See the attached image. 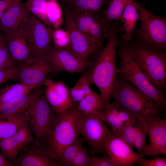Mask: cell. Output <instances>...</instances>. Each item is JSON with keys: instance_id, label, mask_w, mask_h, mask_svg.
Returning <instances> with one entry per match:
<instances>
[{"instance_id": "obj_42", "label": "cell", "mask_w": 166, "mask_h": 166, "mask_svg": "<svg viewBox=\"0 0 166 166\" xmlns=\"http://www.w3.org/2000/svg\"><path fill=\"white\" fill-rule=\"evenodd\" d=\"M18 1H19L17 0H0V20L8 8L13 3Z\"/></svg>"}, {"instance_id": "obj_15", "label": "cell", "mask_w": 166, "mask_h": 166, "mask_svg": "<svg viewBox=\"0 0 166 166\" xmlns=\"http://www.w3.org/2000/svg\"><path fill=\"white\" fill-rule=\"evenodd\" d=\"M24 152L14 161L18 166H58L59 164L46 144L36 140L23 148Z\"/></svg>"}, {"instance_id": "obj_1", "label": "cell", "mask_w": 166, "mask_h": 166, "mask_svg": "<svg viewBox=\"0 0 166 166\" xmlns=\"http://www.w3.org/2000/svg\"><path fill=\"white\" fill-rule=\"evenodd\" d=\"M123 27L117 22H112L108 31L106 44L97 52L98 54L92 65L85 70L84 75L90 84L99 89L104 101L109 104L113 98L118 69L116 65L117 48L119 43L118 33Z\"/></svg>"}, {"instance_id": "obj_5", "label": "cell", "mask_w": 166, "mask_h": 166, "mask_svg": "<svg viewBox=\"0 0 166 166\" xmlns=\"http://www.w3.org/2000/svg\"><path fill=\"white\" fill-rule=\"evenodd\" d=\"M138 11L140 27L135 30L136 41L147 49L165 51L166 48V18L157 16L148 11L142 4L134 2Z\"/></svg>"}, {"instance_id": "obj_46", "label": "cell", "mask_w": 166, "mask_h": 166, "mask_svg": "<svg viewBox=\"0 0 166 166\" xmlns=\"http://www.w3.org/2000/svg\"><path fill=\"white\" fill-rule=\"evenodd\" d=\"M1 34H1V32L0 31V36H1Z\"/></svg>"}, {"instance_id": "obj_27", "label": "cell", "mask_w": 166, "mask_h": 166, "mask_svg": "<svg viewBox=\"0 0 166 166\" xmlns=\"http://www.w3.org/2000/svg\"><path fill=\"white\" fill-rule=\"evenodd\" d=\"M135 129L133 147L139 152L142 158L145 156V151L148 145L146 142V136L148 132L146 122L141 118L137 117L134 122Z\"/></svg>"}, {"instance_id": "obj_11", "label": "cell", "mask_w": 166, "mask_h": 166, "mask_svg": "<svg viewBox=\"0 0 166 166\" xmlns=\"http://www.w3.org/2000/svg\"><path fill=\"white\" fill-rule=\"evenodd\" d=\"M71 13L78 30L91 41L102 45L110 25L107 23L101 13Z\"/></svg>"}, {"instance_id": "obj_35", "label": "cell", "mask_w": 166, "mask_h": 166, "mask_svg": "<svg viewBox=\"0 0 166 166\" xmlns=\"http://www.w3.org/2000/svg\"><path fill=\"white\" fill-rule=\"evenodd\" d=\"M11 66H14L9 54L6 39L2 34L0 36V69Z\"/></svg>"}, {"instance_id": "obj_22", "label": "cell", "mask_w": 166, "mask_h": 166, "mask_svg": "<svg viewBox=\"0 0 166 166\" xmlns=\"http://www.w3.org/2000/svg\"><path fill=\"white\" fill-rule=\"evenodd\" d=\"M30 117L28 109L25 112L6 118L0 119V140L9 138L15 134Z\"/></svg>"}, {"instance_id": "obj_20", "label": "cell", "mask_w": 166, "mask_h": 166, "mask_svg": "<svg viewBox=\"0 0 166 166\" xmlns=\"http://www.w3.org/2000/svg\"><path fill=\"white\" fill-rule=\"evenodd\" d=\"M28 9L25 4L17 1L11 5L0 20V31L6 38L11 35L22 24Z\"/></svg>"}, {"instance_id": "obj_44", "label": "cell", "mask_w": 166, "mask_h": 166, "mask_svg": "<svg viewBox=\"0 0 166 166\" xmlns=\"http://www.w3.org/2000/svg\"><path fill=\"white\" fill-rule=\"evenodd\" d=\"M13 165L0 153V166H12Z\"/></svg>"}, {"instance_id": "obj_7", "label": "cell", "mask_w": 166, "mask_h": 166, "mask_svg": "<svg viewBox=\"0 0 166 166\" xmlns=\"http://www.w3.org/2000/svg\"><path fill=\"white\" fill-rule=\"evenodd\" d=\"M28 110L30 117L28 126L35 140L46 144V141L58 113L46 99L44 93L32 103Z\"/></svg>"}, {"instance_id": "obj_21", "label": "cell", "mask_w": 166, "mask_h": 166, "mask_svg": "<svg viewBox=\"0 0 166 166\" xmlns=\"http://www.w3.org/2000/svg\"><path fill=\"white\" fill-rule=\"evenodd\" d=\"M42 86L2 106L0 108V119L6 118L26 112L34 101L40 95L44 93L45 88Z\"/></svg>"}, {"instance_id": "obj_36", "label": "cell", "mask_w": 166, "mask_h": 166, "mask_svg": "<svg viewBox=\"0 0 166 166\" xmlns=\"http://www.w3.org/2000/svg\"><path fill=\"white\" fill-rule=\"evenodd\" d=\"M90 156L89 155V150L84 147L77 153L73 160L71 166H90Z\"/></svg>"}, {"instance_id": "obj_9", "label": "cell", "mask_w": 166, "mask_h": 166, "mask_svg": "<svg viewBox=\"0 0 166 166\" xmlns=\"http://www.w3.org/2000/svg\"><path fill=\"white\" fill-rule=\"evenodd\" d=\"M65 30L69 33L71 42V52L84 62L88 61L89 57L102 47L87 38L77 29L71 12L63 4L61 6Z\"/></svg>"}, {"instance_id": "obj_29", "label": "cell", "mask_w": 166, "mask_h": 166, "mask_svg": "<svg viewBox=\"0 0 166 166\" xmlns=\"http://www.w3.org/2000/svg\"><path fill=\"white\" fill-rule=\"evenodd\" d=\"M90 85L84 75L80 77L75 85L68 89L70 98L74 105L92 91Z\"/></svg>"}, {"instance_id": "obj_39", "label": "cell", "mask_w": 166, "mask_h": 166, "mask_svg": "<svg viewBox=\"0 0 166 166\" xmlns=\"http://www.w3.org/2000/svg\"><path fill=\"white\" fill-rule=\"evenodd\" d=\"M16 67L11 66L0 69V86L10 79H12L14 75Z\"/></svg>"}, {"instance_id": "obj_40", "label": "cell", "mask_w": 166, "mask_h": 166, "mask_svg": "<svg viewBox=\"0 0 166 166\" xmlns=\"http://www.w3.org/2000/svg\"><path fill=\"white\" fill-rule=\"evenodd\" d=\"M90 166H114L109 158L107 156L98 157L90 156Z\"/></svg>"}, {"instance_id": "obj_8", "label": "cell", "mask_w": 166, "mask_h": 166, "mask_svg": "<svg viewBox=\"0 0 166 166\" xmlns=\"http://www.w3.org/2000/svg\"><path fill=\"white\" fill-rule=\"evenodd\" d=\"M112 131L97 114H84L81 134L89 145L91 156L98 153L105 154V145Z\"/></svg>"}, {"instance_id": "obj_26", "label": "cell", "mask_w": 166, "mask_h": 166, "mask_svg": "<svg viewBox=\"0 0 166 166\" xmlns=\"http://www.w3.org/2000/svg\"><path fill=\"white\" fill-rule=\"evenodd\" d=\"M40 86L41 85H28L18 82L8 85L1 89L0 108L7 103Z\"/></svg>"}, {"instance_id": "obj_16", "label": "cell", "mask_w": 166, "mask_h": 166, "mask_svg": "<svg viewBox=\"0 0 166 166\" xmlns=\"http://www.w3.org/2000/svg\"><path fill=\"white\" fill-rule=\"evenodd\" d=\"M52 72L64 71L73 74L85 71L92 64L84 62L64 49L53 47L47 55Z\"/></svg>"}, {"instance_id": "obj_45", "label": "cell", "mask_w": 166, "mask_h": 166, "mask_svg": "<svg viewBox=\"0 0 166 166\" xmlns=\"http://www.w3.org/2000/svg\"><path fill=\"white\" fill-rule=\"evenodd\" d=\"M62 1H69V0H61Z\"/></svg>"}, {"instance_id": "obj_13", "label": "cell", "mask_w": 166, "mask_h": 166, "mask_svg": "<svg viewBox=\"0 0 166 166\" xmlns=\"http://www.w3.org/2000/svg\"><path fill=\"white\" fill-rule=\"evenodd\" d=\"M52 72L47 57H38L16 67L13 80L26 85H43Z\"/></svg>"}, {"instance_id": "obj_17", "label": "cell", "mask_w": 166, "mask_h": 166, "mask_svg": "<svg viewBox=\"0 0 166 166\" xmlns=\"http://www.w3.org/2000/svg\"><path fill=\"white\" fill-rule=\"evenodd\" d=\"M43 85L45 86L44 94L57 113L63 112L75 105L70 98L68 89L62 81H54L47 78Z\"/></svg>"}, {"instance_id": "obj_34", "label": "cell", "mask_w": 166, "mask_h": 166, "mask_svg": "<svg viewBox=\"0 0 166 166\" xmlns=\"http://www.w3.org/2000/svg\"><path fill=\"white\" fill-rule=\"evenodd\" d=\"M98 116L110 127L113 133L120 129L124 123L117 115L112 113L104 108Z\"/></svg>"}, {"instance_id": "obj_33", "label": "cell", "mask_w": 166, "mask_h": 166, "mask_svg": "<svg viewBox=\"0 0 166 166\" xmlns=\"http://www.w3.org/2000/svg\"><path fill=\"white\" fill-rule=\"evenodd\" d=\"M53 47L64 49L71 52L69 35L66 30L60 28L53 29L52 35Z\"/></svg>"}, {"instance_id": "obj_19", "label": "cell", "mask_w": 166, "mask_h": 166, "mask_svg": "<svg viewBox=\"0 0 166 166\" xmlns=\"http://www.w3.org/2000/svg\"><path fill=\"white\" fill-rule=\"evenodd\" d=\"M149 144L145 155L151 157L159 154L166 155V120L161 119L146 123Z\"/></svg>"}, {"instance_id": "obj_6", "label": "cell", "mask_w": 166, "mask_h": 166, "mask_svg": "<svg viewBox=\"0 0 166 166\" xmlns=\"http://www.w3.org/2000/svg\"><path fill=\"white\" fill-rule=\"evenodd\" d=\"M134 60L159 91L166 89V53L143 47L132 40L128 42Z\"/></svg>"}, {"instance_id": "obj_12", "label": "cell", "mask_w": 166, "mask_h": 166, "mask_svg": "<svg viewBox=\"0 0 166 166\" xmlns=\"http://www.w3.org/2000/svg\"><path fill=\"white\" fill-rule=\"evenodd\" d=\"M26 16L19 28L10 36L6 38L10 58L13 65L15 67L34 58L31 38L26 25Z\"/></svg>"}, {"instance_id": "obj_10", "label": "cell", "mask_w": 166, "mask_h": 166, "mask_svg": "<svg viewBox=\"0 0 166 166\" xmlns=\"http://www.w3.org/2000/svg\"><path fill=\"white\" fill-rule=\"evenodd\" d=\"M26 25L31 38L34 57H47L53 47V29L46 26L28 10Z\"/></svg>"}, {"instance_id": "obj_31", "label": "cell", "mask_w": 166, "mask_h": 166, "mask_svg": "<svg viewBox=\"0 0 166 166\" xmlns=\"http://www.w3.org/2000/svg\"><path fill=\"white\" fill-rule=\"evenodd\" d=\"M82 139L78 138L72 144L65 148L57 160L59 165L71 166L72 162L76 155L84 147Z\"/></svg>"}, {"instance_id": "obj_23", "label": "cell", "mask_w": 166, "mask_h": 166, "mask_svg": "<svg viewBox=\"0 0 166 166\" xmlns=\"http://www.w3.org/2000/svg\"><path fill=\"white\" fill-rule=\"evenodd\" d=\"M139 16L134 0H130L126 3L121 17V22L125 32L123 38L125 42H128L132 39Z\"/></svg>"}, {"instance_id": "obj_47", "label": "cell", "mask_w": 166, "mask_h": 166, "mask_svg": "<svg viewBox=\"0 0 166 166\" xmlns=\"http://www.w3.org/2000/svg\"><path fill=\"white\" fill-rule=\"evenodd\" d=\"M17 0L19 1H21L22 0Z\"/></svg>"}, {"instance_id": "obj_18", "label": "cell", "mask_w": 166, "mask_h": 166, "mask_svg": "<svg viewBox=\"0 0 166 166\" xmlns=\"http://www.w3.org/2000/svg\"><path fill=\"white\" fill-rule=\"evenodd\" d=\"M32 133L27 123L12 136L0 140L1 154L10 160L14 161L21 149L35 141Z\"/></svg>"}, {"instance_id": "obj_41", "label": "cell", "mask_w": 166, "mask_h": 166, "mask_svg": "<svg viewBox=\"0 0 166 166\" xmlns=\"http://www.w3.org/2000/svg\"><path fill=\"white\" fill-rule=\"evenodd\" d=\"M113 133L119 137L130 146L133 147L134 141V136L119 130Z\"/></svg>"}, {"instance_id": "obj_30", "label": "cell", "mask_w": 166, "mask_h": 166, "mask_svg": "<svg viewBox=\"0 0 166 166\" xmlns=\"http://www.w3.org/2000/svg\"><path fill=\"white\" fill-rule=\"evenodd\" d=\"M46 15L53 29L60 28L64 22L62 10L57 0H47Z\"/></svg>"}, {"instance_id": "obj_4", "label": "cell", "mask_w": 166, "mask_h": 166, "mask_svg": "<svg viewBox=\"0 0 166 166\" xmlns=\"http://www.w3.org/2000/svg\"><path fill=\"white\" fill-rule=\"evenodd\" d=\"M84 117L75 105L57 114L46 141L57 160L63 150L78 138Z\"/></svg>"}, {"instance_id": "obj_32", "label": "cell", "mask_w": 166, "mask_h": 166, "mask_svg": "<svg viewBox=\"0 0 166 166\" xmlns=\"http://www.w3.org/2000/svg\"><path fill=\"white\" fill-rule=\"evenodd\" d=\"M47 0H27L25 4L28 10L31 13L47 26L53 28L47 17Z\"/></svg>"}, {"instance_id": "obj_24", "label": "cell", "mask_w": 166, "mask_h": 166, "mask_svg": "<svg viewBox=\"0 0 166 166\" xmlns=\"http://www.w3.org/2000/svg\"><path fill=\"white\" fill-rule=\"evenodd\" d=\"M108 0H69L64 4L72 13L88 12L101 13Z\"/></svg>"}, {"instance_id": "obj_25", "label": "cell", "mask_w": 166, "mask_h": 166, "mask_svg": "<svg viewBox=\"0 0 166 166\" xmlns=\"http://www.w3.org/2000/svg\"><path fill=\"white\" fill-rule=\"evenodd\" d=\"M104 105V100L101 95L92 91L75 105L78 111L84 114L99 115Z\"/></svg>"}, {"instance_id": "obj_2", "label": "cell", "mask_w": 166, "mask_h": 166, "mask_svg": "<svg viewBox=\"0 0 166 166\" xmlns=\"http://www.w3.org/2000/svg\"><path fill=\"white\" fill-rule=\"evenodd\" d=\"M113 98L114 103L146 123L161 119L163 112L153 100L126 81L118 73Z\"/></svg>"}, {"instance_id": "obj_37", "label": "cell", "mask_w": 166, "mask_h": 166, "mask_svg": "<svg viewBox=\"0 0 166 166\" xmlns=\"http://www.w3.org/2000/svg\"><path fill=\"white\" fill-rule=\"evenodd\" d=\"M135 163L140 166H166V158L157 157L148 160L140 157L136 160Z\"/></svg>"}, {"instance_id": "obj_14", "label": "cell", "mask_w": 166, "mask_h": 166, "mask_svg": "<svg viewBox=\"0 0 166 166\" xmlns=\"http://www.w3.org/2000/svg\"><path fill=\"white\" fill-rule=\"evenodd\" d=\"M105 147L106 155L114 166H132L138 158L142 157L133 150V147L112 132L107 138Z\"/></svg>"}, {"instance_id": "obj_3", "label": "cell", "mask_w": 166, "mask_h": 166, "mask_svg": "<svg viewBox=\"0 0 166 166\" xmlns=\"http://www.w3.org/2000/svg\"><path fill=\"white\" fill-rule=\"evenodd\" d=\"M117 55L120 60L118 69L124 79L154 101L165 113L166 99L164 93L158 90L135 62L130 53L128 44L119 38Z\"/></svg>"}, {"instance_id": "obj_38", "label": "cell", "mask_w": 166, "mask_h": 166, "mask_svg": "<svg viewBox=\"0 0 166 166\" xmlns=\"http://www.w3.org/2000/svg\"><path fill=\"white\" fill-rule=\"evenodd\" d=\"M117 116L124 123L131 124L133 126L137 117L133 113L120 106Z\"/></svg>"}, {"instance_id": "obj_43", "label": "cell", "mask_w": 166, "mask_h": 166, "mask_svg": "<svg viewBox=\"0 0 166 166\" xmlns=\"http://www.w3.org/2000/svg\"><path fill=\"white\" fill-rule=\"evenodd\" d=\"M118 130L131 134L134 136L135 132L134 126L131 124L125 123H124L121 128Z\"/></svg>"}, {"instance_id": "obj_28", "label": "cell", "mask_w": 166, "mask_h": 166, "mask_svg": "<svg viewBox=\"0 0 166 166\" xmlns=\"http://www.w3.org/2000/svg\"><path fill=\"white\" fill-rule=\"evenodd\" d=\"M130 0H110L108 7L101 13L107 23L117 20L121 22V17L126 3Z\"/></svg>"}]
</instances>
